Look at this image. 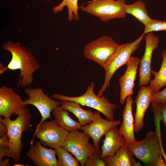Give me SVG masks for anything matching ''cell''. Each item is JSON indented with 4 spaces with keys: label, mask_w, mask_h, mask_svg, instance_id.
Wrapping results in <instances>:
<instances>
[{
    "label": "cell",
    "mask_w": 166,
    "mask_h": 166,
    "mask_svg": "<svg viewBox=\"0 0 166 166\" xmlns=\"http://www.w3.org/2000/svg\"><path fill=\"white\" fill-rule=\"evenodd\" d=\"M9 148L7 147L0 146V160L5 156H6V154Z\"/></svg>",
    "instance_id": "31"
},
{
    "label": "cell",
    "mask_w": 166,
    "mask_h": 166,
    "mask_svg": "<svg viewBox=\"0 0 166 166\" xmlns=\"http://www.w3.org/2000/svg\"><path fill=\"white\" fill-rule=\"evenodd\" d=\"M119 45L111 37L104 35L86 44L84 54L103 68Z\"/></svg>",
    "instance_id": "7"
},
{
    "label": "cell",
    "mask_w": 166,
    "mask_h": 166,
    "mask_svg": "<svg viewBox=\"0 0 166 166\" xmlns=\"http://www.w3.org/2000/svg\"><path fill=\"white\" fill-rule=\"evenodd\" d=\"M52 113L57 124L65 130L69 132L81 130V124L72 119L69 116V112L61 105L53 109Z\"/></svg>",
    "instance_id": "21"
},
{
    "label": "cell",
    "mask_w": 166,
    "mask_h": 166,
    "mask_svg": "<svg viewBox=\"0 0 166 166\" xmlns=\"http://www.w3.org/2000/svg\"><path fill=\"white\" fill-rule=\"evenodd\" d=\"M162 61L160 68L158 72L152 70L154 78L149 82V86L154 93L160 91L161 88L166 85V49H164L162 53Z\"/></svg>",
    "instance_id": "23"
},
{
    "label": "cell",
    "mask_w": 166,
    "mask_h": 166,
    "mask_svg": "<svg viewBox=\"0 0 166 166\" xmlns=\"http://www.w3.org/2000/svg\"><path fill=\"white\" fill-rule=\"evenodd\" d=\"M166 163L162 158V154L160 155L158 158L156 166H166Z\"/></svg>",
    "instance_id": "32"
},
{
    "label": "cell",
    "mask_w": 166,
    "mask_h": 166,
    "mask_svg": "<svg viewBox=\"0 0 166 166\" xmlns=\"http://www.w3.org/2000/svg\"><path fill=\"white\" fill-rule=\"evenodd\" d=\"M90 138L83 132L77 130L69 132L62 147L72 153L81 166H84L89 157L97 149L89 142Z\"/></svg>",
    "instance_id": "8"
},
{
    "label": "cell",
    "mask_w": 166,
    "mask_h": 166,
    "mask_svg": "<svg viewBox=\"0 0 166 166\" xmlns=\"http://www.w3.org/2000/svg\"><path fill=\"white\" fill-rule=\"evenodd\" d=\"M24 92L28 98L24 101L26 106L30 104L34 106L42 116V119L36 126V129L47 119L52 118L51 113L55 108L61 105V102L53 99L45 94L43 90L40 88L28 87Z\"/></svg>",
    "instance_id": "10"
},
{
    "label": "cell",
    "mask_w": 166,
    "mask_h": 166,
    "mask_svg": "<svg viewBox=\"0 0 166 166\" xmlns=\"http://www.w3.org/2000/svg\"><path fill=\"white\" fill-rule=\"evenodd\" d=\"M161 31H166V22L152 19L150 23L144 26L142 34L145 35L150 32Z\"/></svg>",
    "instance_id": "26"
},
{
    "label": "cell",
    "mask_w": 166,
    "mask_h": 166,
    "mask_svg": "<svg viewBox=\"0 0 166 166\" xmlns=\"http://www.w3.org/2000/svg\"><path fill=\"white\" fill-rule=\"evenodd\" d=\"M144 35L142 34L132 42L119 45L103 67L105 71V79L102 86L98 92V96H102L104 91L110 86L111 79L117 70L126 65L131 54L139 47Z\"/></svg>",
    "instance_id": "5"
},
{
    "label": "cell",
    "mask_w": 166,
    "mask_h": 166,
    "mask_svg": "<svg viewBox=\"0 0 166 166\" xmlns=\"http://www.w3.org/2000/svg\"><path fill=\"white\" fill-rule=\"evenodd\" d=\"M58 157L57 166H78V160L62 146L54 149Z\"/></svg>",
    "instance_id": "25"
},
{
    "label": "cell",
    "mask_w": 166,
    "mask_h": 166,
    "mask_svg": "<svg viewBox=\"0 0 166 166\" xmlns=\"http://www.w3.org/2000/svg\"><path fill=\"white\" fill-rule=\"evenodd\" d=\"M94 118L90 124L82 126L81 130L89 135L92 139L96 149L100 148L99 141L101 137L112 127L117 126L121 123L120 120L110 121L102 118L101 113L96 111L94 112Z\"/></svg>",
    "instance_id": "13"
},
{
    "label": "cell",
    "mask_w": 166,
    "mask_h": 166,
    "mask_svg": "<svg viewBox=\"0 0 166 166\" xmlns=\"http://www.w3.org/2000/svg\"><path fill=\"white\" fill-rule=\"evenodd\" d=\"M140 60L137 57L131 56L126 64L127 67L125 73L119 78L120 101L122 105L124 104L128 96L133 94L134 81Z\"/></svg>",
    "instance_id": "14"
},
{
    "label": "cell",
    "mask_w": 166,
    "mask_h": 166,
    "mask_svg": "<svg viewBox=\"0 0 166 166\" xmlns=\"http://www.w3.org/2000/svg\"><path fill=\"white\" fill-rule=\"evenodd\" d=\"M129 151L146 166H156L162 148L158 133L150 131L143 139L134 142L128 146Z\"/></svg>",
    "instance_id": "4"
},
{
    "label": "cell",
    "mask_w": 166,
    "mask_h": 166,
    "mask_svg": "<svg viewBox=\"0 0 166 166\" xmlns=\"http://www.w3.org/2000/svg\"><path fill=\"white\" fill-rule=\"evenodd\" d=\"M10 165L9 158L4 160L1 159L0 160V166H8Z\"/></svg>",
    "instance_id": "34"
},
{
    "label": "cell",
    "mask_w": 166,
    "mask_h": 166,
    "mask_svg": "<svg viewBox=\"0 0 166 166\" xmlns=\"http://www.w3.org/2000/svg\"><path fill=\"white\" fill-rule=\"evenodd\" d=\"M102 151L100 148L97 149L95 152L88 158L85 166H105L106 164L101 158Z\"/></svg>",
    "instance_id": "27"
},
{
    "label": "cell",
    "mask_w": 166,
    "mask_h": 166,
    "mask_svg": "<svg viewBox=\"0 0 166 166\" xmlns=\"http://www.w3.org/2000/svg\"><path fill=\"white\" fill-rule=\"evenodd\" d=\"M152 102L161 104L166 102V87L161 91L153 93Z\"/></svg>",
    "instance_id": "28"
},
{
    "label": "cell",
    "mask_w": 166,
    "mask_h": 166,
    "mask_svg": "<svg viewBox=\"0 0 166 166\" xmlns=\"http://www.w3.org/2000/svg\"><path fill=\"white\" fill-rule=\"evenodd\" d=\"M31 117L30 112L26 108L14 120H11L10 117L2 119L0 117V122L6 126L9 140V148L6 156L11 158L16 162L19 160L22 148V133L30 126Z\"/></svg>",
    "instance_id": "2"
},
{
    "label": "cell",
    "mask_w": 166,
    "mask_h": 166,
    "mask_svg": "<svg viewBox=\"0 0 166 166\" xmlns=\"http://www.w3.org/2000/svg\"><path fill=\"white\" fill-rule=\"evenodd\" d=\"M125 0H91L81 10L98 18L102 22L126 17Z\"/></svg>",
    "instance_id": "6"
},
{
    "label": "cell",
    "mask_w": 166,
    "mask_h": 166,
    "mask_svg": "<svg viewBox=\"0 0 166 166\" xmlns=\"http://www.w3.org/2000/svg\"><path fill=\"white\" fill-rule=\"evenodd\" d=\"M125 102L122 113L123 121L118 131L125 139L128 146L136 140L134 134V120L132 113V105L134 102L132 95L127 97Z\"/></svg>",
    "instance_id": "17"
},
{
    "label": "cell",
    "mask_w": 166,
    "mask_h": 166,
    "mask_svg": "<svg viewBox=\"0 0 166 166\" xmlns=\"http://www.w3.org/2000/svg\"><path fill=\"white\" fill-rule=\"evenodd\" d=\"M160 119L162 121L166 129V105L164 103L160 104Z\"/></svg>",
    "instance_id": "29"
},
{
    "label": "cell",
    "mask_w": 166,
    "mask_h": 166,
    "mask_svg": "<svg viewBox=\"0 0 166 166\" xmlns=\"http://www.w3.org/2000/svg\"><path fill=\"white\" fill-rule=\"evenodd\" d=\"M78 0H63L58 5L53 8V12L54 14H57L61 12L65 6L68 8V19L69 22L73 20L78 21L79 17L78 10L81 7L78 4Z\"/></svg>",
    "instance_id": "24"
},
{
    "label": "cell",
    "mask_w": 166,
    "mask_h": 166,
    "mask_svg": "<svg viewBox=\"0 0 166 166\" xmlns=\"http://www.w3.org/2000/svg\"><path fill=\"white\" fill-rule=\"evenodd\" d=\"M153 93L150 86H141L135 99L136 109L134 121V132L138 133L143 128L144 116L152 102Z\"/></svg>",
    "instance_id": "15"
},
{
    "label": "cell",
    "mask_w": 166,
    "mask_h": 166,
    "mask_svg": "<svg viewBox=\"0 0 166 166\" xmlns=\"http://www.w3.org/2000/svg\"><path fill=\"white\" fill-rule=\"evenodd\" d=\"M95 84L91 82L88 86L85 93L80 96L72 97L59 93L52 95V97L61 101H73L79 103L81 105L90 107L103 114L107 120L114 121V111L117 105L110 102L102 95L98 96L94 92Z\"/></svg>",
    "instance_id": "3"
},
{
    "label": "cell",
    "mask_w": 166,
    "mask_h": 166,
    "mask_svg": "<svg viewBox=\"0 0 166 166\" xmlns=\"http://www.w3.org/2000/svg\"><path fill=\"white\" fill-rule=\"evenodd\" d=\"M165 103V105H166V102L165 103Z\"/></svg>",
    "instance_id": "36"
},
{
    "label": "cell",
    "mask_w": 166,
    "mask_h": 166,
    "mask_svg": "<svg viewBox=\"0 0 166 166\" xmlns=\"http://www.w3.org/2000/svg\"><path fill=\"white\" fill-rule=\"evenodd\" d=\"M69 132L60 126L55 119L45 121L36 129L34 138H38L44 147L55 149L62 146Z\"/></svg>",
    "instance_id": "9"
},
{
    "label": "cell",
    "mask_w": 166,
    "mask_h": 166,
    "mask_svg": "<svg viewBox=\"0 0 166 166\" xmlns=\"http://www.w3.org/2000/svg\"><path fill=\"white\" fill-rule=\"evenodd\" d=\"M3 49L9 52L12 55L11 60L4 71L7 69L20 71L18 86L26 87L32 84L33 74L38 70L40 65L32 53L27 48L22 46L19 43L10 41L3 44Z\"/></svg>",
    "instance_id": "1"
},
{
    "label": "cell",
    "mask_w": 166,
    "mask_h": 166,
    "mask_svg": "<svg viewBox=\"0 0 166 166\" xmlns=\"http://www.w3.org/2000/svg\"><path fill=\"white\" fill-rule=\"evenodd\" d=\"M144 39L145 48L143 56L140 60L139 68L140 86L148 84L151 80V64L153 51L158 47L159 40L158 36L150 32L146 34Z\"/></svg>",
    "instance_id": "12"
},
{
    "label": "cell",
    "mask_w": 166,
    "mask_h": 166,
    "mask_svg": "<svg viewBox=\"0 0 166 166\" xmlns=\"http://www.w3.org/2000/svg\"><path fill=\"white\" fill-rule=\"evenodd\" d=\"M102 159L107 166H142L139 161H136L126 143L122 145L113 156H107Z\"/></svg>",
    "instance_id": "19"
},
{
    "label": "cell",
    "mask_w": 166,
    "mask_h": 166,
    "mask_svg": "<svg viewBox=\"0 0 166 166\" xmlns=\"http://www.w3.org/2000/svg\"><path fill=\"white\" fill-rule=\"evenodd\" d=\"M146 3L142 0H138L131 4H126L125 12L131 14L144 26L150 23L152 19L149 16L146 8Z\"/></svg>",
    "instance_id": "22"
},
{
    "label": "cell",
    "mask_w": 166,
    "mask_h": 166,
    "mask_svg": "<svg viewBox=\"0 0 166 166\" xmlns=\"http://www.w3.org/2000/svg\"><path fill=\"white\" fill-rule=\"evenodd\" d=\"M40 141L31 144L27 156L38 166H57L56 153L53 148H46L41 144Z\"/></svg>",
    "instance_id": "16"
},
{
    "label": "cell",
    "mask_w": 166,
    "mask_h": 166,
    "mask_svg": "<svg viewBox=\"0 0 166 166\" xmlns=\"http://www.w3.org/2000/svg\"><path fill=\"white\" fill-rule=\"evenodd\" d=\"M105 135V138L102 141L103 144L101 147L102 158L113 156L122 145L126 143L125 139L119 132L117 126L110 129Z\"/></svg>",
    "instance_id": "18"
},
{
    "label": "cell",
    "mask_w": 166,
    "mask_h": 166,
    "mask_svg": "<svg viewBox=\"0 0 166 166\" xmlns=\"http://www.w3.org/2000/svg\"><path fill=\"white\" fill-rule=\"evenodd\" d=\"M62 107L73 114L82 126L91 123L93 120L94 112L90 109H84L79 103L73 101H61Z\"/></svg>",
    "instance_id": "20"
},
{
    "label": "cell",
    "mask_w": 166,
    "mask_h": 166,
    "mask_svg": "<svg viewBox=\"0 0 166 166\" xmlns=\"http://www.w3.org/2000/svg\"><path fill=\"white\" fill-rule=\"evenodd\" d=\"M13 166H25L24 164H13Z\"/></svg>",
    "instance_id": "35"
},
{
    "label": "cell",
    "mask_w": 166,
    "mask_h": 166,
    "mask_svg": "<svg viewBox=\"0 0 166 166\" xmlns=\"http://www.w3.org/2000/svg\"><path fill=\"white\" fill-rule=\"evenodd\" d=\"M26 105L22 97L12 87L2 86L0 88V116L10 117L24 112Z\"/></svg>",
    "instance_id": "11"
},
{
    "label": "cell",
    "mask_w": 166,
    "mask_h": 166,
    "mask_svg": "<svg viewBox=\"0 0 166 166\" xmlns=\"http://www.w3.org/2000/svg\"><path fill=\"white\" fill-rule=\"evenodd\" d=\"M7 128L4 124L0 122V137H1L5 134H6Z\"/></svg>",
    "instance_id": "33"
},
{
    "label": "cell",
    "mask_w": 166,
    "mask_h": 166,
    "mask_svg": "<svg viewBox=\"0 0 166 166\" xmlns=\"http://www.w3.org/2000/svg\"><path fill=\"white\" fill-rule=\"evenodd\" d=\"M0 146L9 148V140L6 134L0 137Z\"/></svg>",
    "instance_id": "30"
}]
</instances>
